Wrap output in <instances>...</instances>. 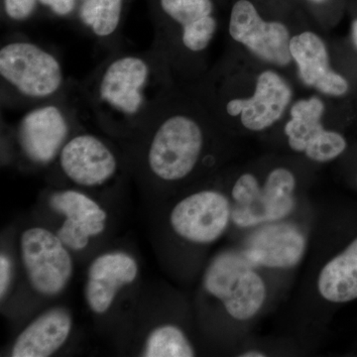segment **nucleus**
Segmentation results:
<instances>
[{"mask_svg":"<svg viewBox=\"0 0 357 357\" xmlns=\"http://www.w3.org/2000/svg\"><path fill=\"white\" fill-rule=\"evenodd\" d=\"M345 148L347 142L340 134L324 129L307 143L305 152L312 161L328 162L340 156Z\"/></svg>","mask_w":357,"mask_h":357,"instance_id":"4be33fe9","label":"nucleus"},{"mask_svg":"<svg viewBox=\"0 0 357 357\" xmlns=\"http://www.w3.org/2000/svg\"><path fill=\"white\" fill-rule=\"evenodd\" d=\"M318 288L321 297L328 302L357 299V238L321 269Z\"/></svg>","mask_w":357,"mask_h":357,"instance_id":"f3484780","label":"nucleus"},{"mask_svg":"<svg viewBox=\"0 0 357 357\" xmlns=\"http://www.w3.org/2000/svg\"><path fill=\"white\" fill-rule=\"evenodd\" d=\"M68 124L58 107L49 105L29 112L21 121L18 139L26 156L47 164L64 147Z\"/></svg>","mask_w":357,"mask_h":357,"instance_id":"4468645a","label":"nucleus"},{"mask_svg":"<svg viewBox=\"0 0 357 357\" xmlns=\"http://www.w3.org/2000/svg\"><path fill=\"white\" fill-rule=\"evenodd\" d=\"M163 10L182 25L211 15V0H161Z\"/></svg>","mask_w":357,"mask_h":357,"instance_id":"412c9836","label":"nucleus"},{"mask_svg":"<svg viewBox=\"0 0 357 357\" xmlns=\"http://www.w3.org/2000/svg\"><path fill=\"white\" fill-rule=\"evenodd\" d=\"M14 276V264L10 256L2 251L0 255V299L1 303L6 299Z\"/></svg>","mask_w":357,"mask_h":357,"instance_id":"b1692460","label":"nucleus"},{"mask_svg":"<svg viewBox=\"0 0 357 357\" xmlns=\"http://www.w3.org/2000/svg\"><path fill=\"white\" fill-rule=\"evenodd\" d=\"M20 253L28 283L38 295L56 297L68 287L74 260L56 232L44 227L23 230Z\"/></svg>","mask_w":357,"mask_h":357,"instance_id":"f03ea898","label":"nucleus"},{"mask_svg":"<svg viewBox=\"0 0 357 357\" xmlns=\"http://www.w3.org/2000/svg\"><path fill=\"white\" fill-rule=\"evenodd\" d=\"M229 32L232 38L245 45L249 50L268 62L285 66L292 58L285 25L263 21L248 0H239L234 4Z\"/></svg>","mask_w":357,"mask_h":357,"instance_id":"1a4fd4ad","label":"nucleus"},{"mask_svg":"<svg viewBox=\"0 0 357 357\" xmlns=\"http://www.w3.org/2000/svg\"><path fill=\"white\" fill-rule=\"evenodd\" d=\"M140 274L138 260L126 250L105 251L91 260L84 283V300L89 311L105 316L123 289L133 285Z\"/></svg>","mask_w":357,"mask_h":357,"instance_id":"0eeeda50","label":"nucleus"},{"mask_svg":"<svg viewBox=\"0 0 357 357\" xmlns=\"http://www.w3.org/2000/svg\"><path fill=\"white\" fill-rule=\"evenodd\" d=\"M217 23L211 15L184 26L183 42L192 51H201L210 44Z\"/></svg>","mask_w":357,"mask_h":357,"instance_id":"5701e85b","label":"nucleus"},{"mask_svg":"<svg viewBox=\"0 0 357 357\" xmlns=\"http://www.w3.org/2000/svg\"><path fill=\"white\" fill-rule=\"evenodd\" d=\"M306 238L289 223H269L249 237L243 255L251 263L268 268H291L302 259Z\"/></svg>","mask_w":357,"mask_h":357,"instance_id":"9b49d317","label":"nucleus"},{"mask_svg":"<svg viewBox=\"0 0 357 357\" xmlns=\"http://www.w3.org/2000/svg\"><path fill=\"white\" fill-rule=\"evenodd\" d=\"M203 143L201 128L191 119L176 115L167 119L156 131L150 144V170L165 182L182 180L198 163Z\"/></svg>","mask_w":357,"mask_h":357,"instance_id":"20e7f679","label":"nucleus"},{"mask_svg":"<svg viewBox=\"0 0 357 357\" xmlns=\"http://www.w3.org/2000/svg\"><path fill=\"white\" fill-rule=\"evenodd\" d=\"M324 103L317 98L300 100L291 109V121L286 124L289 144L296 151H305L307 143L324 130L321 119Z\"/></svg>","mask_w":357,"mask_h":357,"instance_id":"a211bd4d","label":"nucleus"},{"mask_svg":"<svg viewBox=\"0 0 357 357\" xmlns=\"http://www.w3.org/2000/svg\"><path fill=\"white\" fill-rule=\"evenodd\" d=\"M290 51L305 84L326 95L342 96L347 93V82L330 69L325 44L316 34L305 32L293 37Z\"/></svg>","mask_w":357,"mask_h":357,"instance_id":"2eb2a0df","label":"nucleus"},{"mask_svg":"<svg viewBox=\"0 0 357 357\" xmlns=\"http://www.w3.org/2000/svg\"><path fill=\"white\" fill-rule=\"evenodd\" d=\"M140 356L145 357H192L194 347L180 326L173 324L155 326L143 340Z\"/></svg>","mask_w":357,"mask_h":357,"instance_id":"6ab92c4d","label":"nucleus"},{"mask_svg":"<svg viewBox=\"0 0 357 357\" xmlns=\"http://www.w3.org/2000/svg\"><path fill=\"white\" fill-rule=\"evenodd\" d=\"M352 35H354V43L357 46V20L354 21V25H352Z\"/></svg>","mask_w":357,"mask_h":357,"instance_id":"cd10ccee","label":"nucleus"},{"mask_svg":"<svg viewBox=\"0 0 357 357\" xmlns=\"http://www.w3.org/2000/svg\"><path fill=\"white\" fill-rule=\"evenodd\" d=\"M295 177L287 169H275L263 188L251 174H244L232 189L236 206L231 220L239 227H256L287 217L295 206Z\"/></svg>","mask_w":357,"mask_h":357,"instance_id":"7ed1b4c3","label":"nucleus"},{"mask_svg":"<svg viewBox=\"0 0 357 357\" xmlns=\"http://www.w3.org/2000/svg\"><path fill=\"white\" fill-rule=\"evenodd\" d=\"M312 1L321 2V1H325V0H312Z\"/></svg>","mask_w":357,"mask_h":357,"instance_id":"c85d7f7f","label":"nucleus"},{"mask_svg":"<svg viewBox=\"0 0 357 357\" xmlns=\"http://www.w3.org/2000/svg\"><path fill=\"white\" fill-rule=\"evenodd\" d=\"M231 206L222 192L206 190L181 199L169 215L174 234L195 244H211L225 234Z\"/></svg>","mask_w":357,"mask_h":357,"instance_id":"423d86ee","label":"nucleus"},{"mask_svg":"<svg viewBox=\"0 0 357 357\" xmlns=\"http://www.w3.org/2000/svg\"><path fill=\"white\" fill-rule=\"evenodd\" d=\"M241 356L243 357H263L265 356L264 354L260 351H251L248 352H244V354H241Z\"/></svg>","mask_w":357,"mask_h":357,"instance_id":"bb28decb","label":"nucleus"},{"mask_svg":"<svg viewBox=\"0 0 357 357\" xmlns=\"http://www.w3.org/2000/svg\"><path fill=\"white\" fill-rule=\"evenodd\" d=\"M48 206L64 218L56 234L70 251H84L91 239L107 229L109 213L83 192L68 189L52 192Z\"/></svg>","mask_w":357,"mask_h":357,"instance_id":"6e6552de","label":"nucleus"},{"mask_svg":"<svg viewBox=\"0 0 357 357\" xmlns=\"http://www.w3.org/2000/svg\"><path fill=\"white\" fill-rule=\"evenodd\" d=\"M42 3L49 6L60 15L70 13L74 8V0H40Z\"/></svg>","mask_w":357,"mask_h":357,"instance_id":"a878e982","label":"nucleus"},{"mask_svg":"<svg viewBox=\"0 0 357 357\" xmlns=\"http://www.w3.org/2000/svg\"><path fill=\"white\" fill-rule=\"evenodd\" d=\"M0 74L23 95H53L62 84V70L53 56L36 45L17 42L0 51Z\"/></svg>","mask_w":357,"mask_h":357,"instance_id":"39448f33","label":"nucleus"},{"mask_svg":"<svg viewBox=\"0 0 357 357\" xmlns=\"http://www.w3.org/2000/svg\"><path fill=\"white\" fill-rule=\"evenodd\" d=\"M255 266L243 253L225 251L211 260L204 274L206 292L220 300L227 314L238 321L253 318L266 298L264 281Z\"/></svg>","mask_w":357,"mask_h":357,"instance_id":"f257e3e1","label":"nucleus"},{"mask_svg":"<svg viewBox=\"0 0 357 357\" xmlns=\"http://www.w3.org/2000/svg\"><path fill=\"white\" fill-rule=\"evenodd\" d=\"M291 95L290 88L281 77L268 70L258 77L252 98L230 100L227 110L232 116L241 114L246 128L263 130L280 119L290 102Z\"/></svg>","mask_w":357,"mask_h":357,"instance_id":"f8f14e48","label":"nucleus"},{"mask_svg":"<svg viewBox=\"0 0 357 357\" xmlns=\"http://www.w3.org/2000/svg\"><path fill=\"white\" fill-rule=\"evenodd\" d=\"M36 0H6V10L13 20L27 18L35 8Z\"/></svg>","mask_w":357,"mask_h":357,"instance_id":"393cba45","label":"nucleus"},{"mask_svg":"<svg viewBox=\"0 0 357 357\" xmlns=\"http://www.w3.org/2000/svg\"><path fill=\"white\" fill-rule=\"evenodd\" d=\"M148 66L136 57L114 61L107 68L100 83V96L105 102L126 114H135L142 103V88L146 83Z\"/></svg>","mask_w":357,"mask_h":357,"instance_id":"dca6fc26","label":"nucleus"},{"mask_svg":"<svg viewBox=\"0 0 357 357\" xmlns=\"http://www.w3.org/2000/svg\"><path fill=\"white\" fill-rule=\"evenodd\" d=\"M73 326V314L67 307H50L23 328L14 340L9 356H52L67 344Z\"/></svg>","mask_w":357,"mask_h":357,"instance_id":"ddd939ff","label":"nucleus"},{"mask_svg":"<svg viewBox=\"0 0 357 357\" xmlns=\"http://www.w3.org/2000/svg\"><path fill=\"white\" fill-rule=\"evenodd\" d=\"M63 172L72 182L83 187H98L110 180L117 170L114 154L93 135L76 136L60 152Z\"/></svg>","mask_w":357,"mask_h":357,"instance_id":"9d476101","label":"nucleus"},{"mask_svg":"<svg viewBox=\"0 0 357 357\" xmlns=\"http://www.w3.org/2000/svg\"><path fill=\"white\" fill-rule=\"evenodd\" d=\"M122 0H86L82 7V20L100 37L109 36L121 20Z\"/></svg>","mask_w":357,"mask_h":357,"instance_id":"aec40b11","label":"nucleus"}]
</instances>
